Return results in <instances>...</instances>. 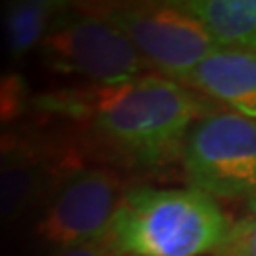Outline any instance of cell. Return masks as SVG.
I'll return each mask as SVG.
<instances>
[{
  "mask_svg": "<svg viewBox=\"0 0 256 256\" xmlns=\"http://www.w3.org/2000/svg\"><path fill=\"white\" fill-rule=\"evenodd\" d=\"M50 256H122V254L112 247L108 238L104 236V238L92 241V243H86V245H80V247L55 250Z\"/></svg>",
  "mask_w": 256,
  "mask_h": 256,
  "instance_id": "cell-14",
  "label": "cell"
},
{
  "mask_svg": "<svg viewBox=\"0 0 256 256\" xmlns=\"http://www.w3.org/2000/svg\"><path fill=\"white\" fill-rule=\"evenodd\" d=\"M184 171L209 198L256 194V122L238 112H209L184 138Z\"/></svg>",
  "mask_w": 256,
  "mask_h": 256,
  "instance_id": "cell-5",
  "label": "cell"
},
{
  "mask_svg": "<svg viewBox=\"0 0 256 256\" xmlns=\"http://www.w3.org/2000/svg\"><path fill=\"white\" fill-rule=\"evenodd\" d=\"M68 144L30 128H0V173L61 152Z\"/></svg>",
  "mask_w": 256,
  "mask_h": 256,
  "instance_id": "cell-11",
  "label": "cell"
},
{
  "mask_svg": "<svg viewBox=\"0 0 256 256\" xmlns=\"http://www.w3.org/2000/svg\"><path fill=\"white\" fill-rule=\"evenodd\" d=\"M232 224L198 190L129 188L106 238L122 256H203L216 252Z\"/></svg>",
  "mask_w": 256,
  "mask_h": 256,
  "instance_id": "cell-2",
  "label": "cell"
},
{
  "mask_svg": "<svg viewBox=\"0 0 256 256\" xmlns=\"http://www.w3.org/2000/svg\"><path fill=\"white\" fill-rule=\"evenodd\" d=\"M34 97L27 80L16 72H0V128H12L32 110Z\"/></svg>",
  "mask_w": 256,
  "mask_h": 256,
  "instance_id": "cell-12",
  "label": "cell"
},
{
  "mask_svg": "<svg viewBox=\"0 0 256 256\" xmlns=\"http://www.w3.org/2000/svg\"><path fill=\"white\" fill-rule=\"evenodd\" d=\"M178 4L202 21L220 48L256 55V0H186Z\"/></svg>",
  "mask_w": 256,
  "mask_h": 256,
  "instance_id": "cell-9",
  "label": "cell"
},
{
  "mask_svg": "<svg viewBox=\"0 0 256 256\" xmlns=\"http://www.w3.org/2000/svg\"><path fill=\"white\" fill-rule=\"evenodd\" d=\"M184 86L256 122V55L220 50L198 64Z\"/></svg>",
  "mask_w": 256,
  "mask_h": 256,
  "instance_id": "cell-8",
  "label": "cell"
},
{
  "mask_svg": "<svg viewBox=\"0 0 256 256\" xmlns=\"http://www.w3.org/2000/svg\"><path fill=\"white\" fill-rule=\"evenodd\" d=\"M80 165L72 146L0 173V230L40 210L68 174Z\"/></svg>",
  "mask_w": 256,
  "mask_h": 256,
  "instance_id": "cell-7",
  "label": "cell"
},
{
  "mask_svg": "<svg viewBox=\"0 0 256 256\" xmlns=\"http://www.w3.org/2000/svg\"><path fill=\"white\" fill-rule=\"evenodd\" d=\"M40 54L50 70L92 86H118L146 76L150 64L114 23L93 8H64L48 30Z\"/></svg>",
  "mask_w": 256,
  "mask_h": 256,
  "instance_id": "cell-3",
  "label": "cell"
},
{
  "mask_svg": "<svg viewBox=\"0 0 256 256\" xmlns=\"http://www.w3.org/2000/svg\"><path fill=\"white\" fill-rule=\"evenodd\" d=\"M93 10L133 42L152 70L178 84L209 55L224 50L178 2L102 4Z\"/></svg>",
  "mask_w": 256,
  "mask_h": 256,
  "instance_id": "cell-4",
  "label": "cell"
},
{
  "mask_svg": "<svg viewBox=\"0 0 256 256\" xmlns=\"http://www.w3.org/2000/svg\"><path fill=\"white\" fill-rule=\"evenodd\" d=\"M32 110L88 128L93 138L138 165L164 164L210 104L188 86L146 74L118 86H88L34 97Z\"/></svg>",
  "mask_w": 256,
  "mask_h": 256,
  "instance_id": "cell-1",
  "label": "cell"
},
{
  "mask_svg": "<svg viewBox=\"0 0 256 256\" xmlns=\"http://www.w3.org/2000/svg\"><path fill=\"white\" fill-rule=\"evenodd\" d=\"M128 188L116 171L78 167L38 210L34 238L55 250L80 247L104 238Z\"/></svg>",
  "mask_w": 256,
  "mask_h": 256,
  "instance_id": "cell-6",
  "label": "cell"
},
{
  "mask_svg": "<svg viewBox=\"0 0 256 256\" xmlns=\"http://www.w3.org/2000/svg\"><path fill=\"white\" fill-rule=\"evenodd\" d=\"M63 8L64 4L52 0L8 2L2 10V30L12 59H23L40 46Z\"/></svg>",
  "mask_w": 256,
  "mask_h": 256,
  "instance_id": "cell-10",
  "label": "cell"
},
{
  "mask_svg": "<svg viewBox=\"0 0 256 256\" xmlns=\"http://www.w3.org/2000/svg\"><path fill=\"white\" fill-rule=\"evenodd\" d=\"M216 256H256V207H252L250 216L239 220V224H232Z\"/></svg>",
  "mask_w": 256,
  "mask_h": 256,
  "instance_id": "cell-13",
  "label": "cell"
}]
</instances>
